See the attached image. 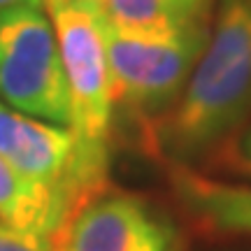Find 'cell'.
Wrapping results in <instances>:
<instances>
[{
	"mask_svg": "<svg viewBox=\"0 0 251 251\" xmlns=\"http://www.w3.org/2000/svg\"><path fill=\"white\" fill-rule=\"evenodd\" d=\"M249 112L251 0H219L186 86L161 119L144 128V144L184 163L228 140Z\"/></svg>",
	"mask_w": 251,
	"mask_h": 251,
	"instance_id": "cell-1",
	"label": "cell"
},
{
	"mask_svg": "<svg viewBox=\"0 0 251 251\" xmlns=\"http://www.w3.org/2000/svg\"><path fill=\"white\" fill-rule=\"evenodd\" d=\"M105 17V14H102ZM212 24L181 33H135L105 19L112 102L137 117L144 128L177 102L209 37Z\"/></svg>",
	"mask_w": 251,
	"mask_h": 251,
	"instance_id": "cell-2",
	"label": "cell"
},
{
	"mask_svg": "<svg viewBox=\"0 0 251 251\" xmlns=\"http://www.w3.org/2000/svg\"><path fill=\"white\" fill-rule=\"evenodd\" d=\"M0 156L24 177L47 186L65 221L107 188L109 147L79 140L70 128L14 112L0 102Z\"/></svg>",
	"mask_w": 251,
	"mask_h": 251,
	"instance_id": "cell-3",
	"label": "cell"
},
{
	"mask_svg": "<svg viewBox=\"0 0 251 251\" xmlns=\"http://www.w3.org/2000/svg\"><path fill=\"white\" fill-rule=\"evenodd\" d=\"M68 79L70 130L89 144H109L112 79L105 49V17L98 0H45Z\"/></svg>",
	"mask_w": 251,
	"mask_h": 251,
	"instance_id": "cell-4",
	"label": "cell"
},
{
	"mask_svg": "<svg viewBox=\"0 0 251 251\" xmlns=\"http://www.w3.org/2000/svg\"><path fill=\"white\" fill-rule=\"evenodd\" d=\"M0 96L21 114L70 128V93L51 21L42 9L0 14Z\"/></svg>",
	"mask_w": 251,
	"mask_h": 251,
	"instance_id": "cell-5",
	"label": "cell"
},
{
	"mask_svg": "<svg viewBox=\"0 0 251 251\" xmlns=\"http://www.w3.org/2000/svg\"><path fill=\"white\" fill-rule=\"evenodd\" d=\"M61 251H181L179 230L149 200L102 188L51 237Z\"/></svg>",
	"mask_w": 251,
	"mask_h": 251,
	"instance_id": "cell-6",
	"label": "cell"
},
{
	"mask_svg": "<svg viewBox=\"0 0 251 251\" xmlns=\"http://www.w3.org/2000/svg\"><path fill=\"white\" fill-rule=\"evenodd\" d=\"M172 188L198 224L226 235H251V186H233L172 163Z\"/></svg>",
	"mask_w": 251,
	"mask_h": 251,
	"instance_id": "cell-7",
	"label": "cell"
},
{
	"mask_svg": "<svg viewBox=\"0 0 251 251\" xmlns=\"http://www.w3.org/2000/svg\"><path fill=\"white\" fill-rule=\"evenodd\" d=\"M0 224L51 240L65 224L61 202L47 186L24 177L0 156Z\"/></svg>",
	"mask_w": 251,
	"mask_h": 251,
	"instance_id": "cell-8",
	"label": "cell"
},
{
	"mask_svg": "<svg viewBox=\"0 0 251 251\" xmlns=\"http://www.w3.org/2000/svg\"><path fill=\"white\" fill-rule=\"evenodd\" d=\"M112 26L135 33H181L212 24L214 0H98Z\"/></svg>",
	"mask_w": 251,
	"mask_h": 251,
	"instance_id": "cell-9",
	"label": "cell"
},
{
	"mask_svg": "<svg viewBox=\"0 0 251 251\" xmlns=\"http://www.w3.org/2000/svg\"><path fill=\"white\" fill-rule=\"evenodd\" d=\"M0 251H51V240L0 224Z\"/></svg>",
	"mask_w": 251,
	"mask_h": 251,
	"instance_id": "cell-10",
	"label": "cell"
},
{
	"mask_svg": "<svg viewBox=\"0 0 251 251\" xmlns=\"http://www.w3.org/2000/svg\"><path fill=\"white\" fill-rule=\"evenodd\" d=\"M230 163L237 170L251 175V128L244 130L237 140H235L233 149H230Z\"/></svg>",
	"mask_w": 251,
	"mask_h": 251,
	"instance_id": "cell-11",
	"label": "cell"
},
{
	"mask_svg": "<svg viewBox=\"0 0 251 251\" xmlns=\"http://www.w3.org/2000/svg\"><path fill=\"white\" fill-rule=\"evenodd\" d=\"M45 0H0V14L12 12L19 7H35V9H45Z\"/></svg>",
	"mask_w": 251,
	"mask_h": 251,
	"instance_id": "cell-12",
	"label": "cell"
},
{
	"mask_svg": "<svg viewBox=\"0 0 251 251\" xmlns=\"http://www.w3.org/2000/svg\"><path fill=\"white\" fill-rule=\"evenodd\" d=\"M51 251H61V247H58V244H54V242H51Z\"/></svg>",
	"mask_w": 251,
	"mask_h": 251,
	"instance_id": "cell-13",
	"label": "cell"
}]
</instances>
